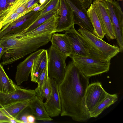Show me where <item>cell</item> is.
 Masks as SVG:
<instances>
[{
    "mask_svg": "<svg viewBox=\"0 0 123 123\" xmlns=\"http://www.w3.org/2000/svg\"><path fill=\"white\" fill-rule=\"evenodd\" d=\"M77 31L90 48L89 57L102 61H110L112 58L120 52L119 47L107 43L85 29L80 27Z\"/></svg>",
    "mask_w": 123,
    "mask_h": 123,
    "instance_id": "3",
    "label": "cell"
},
{
    "mask_svg": "<svg viewBox=\"0 0 123 123\" xmlns=\"http://www.w3.org/2000/svg\"><path fill=\"white\" fill-rule=\"evenodd\" d=\"M51 45L60 53L67 57L72 54V49L69 40L66 34L54 33L50 41Z\"/></svg>",
    "mask_w": 123,
    "mask_h": 123,
    "instance_id": "18",
    "label": "cell"
},
{
    "mask_svg": "<svg viewBox=\"0 0 123 123\" xmlns=\"http://www.w3.org/2000/svg\"><path fill=\"white\" fill-rule=\"evenodd\" d=\"M4 49V47L0 43V60L2 56L3 51Z\"/></svg>",
    "mask_w": 123,
    "mask_h": 123,
    "instance_id": "36",
    "label": "cell"
},
{
    "mask_svg": "<svg viewBox=\"0 0 123 123\" xmlns=\"http://www.w3.org/2000/svg\"><path fill=\"white\" fill-rule=\"evenodd\" d=\"M117 0V1H122L123 0Z\"/></svg>",
    "mask_w": 123,
    "mask_h": 123,
    "instance_id": "40",
    "label": "cell"
},
{
    "mask_svg": "<svg viewBox=\"0 0 123 123\" xmlns=\"http://www.w3.org/2000/svg\"><path fill=\"white\" fill-rule=\"evenodd\" d=\"M36 120L35 117L32 115H29L27 118V123H35Z\"/></svg>",
    "mask_w": 123,
    "mask_h": 123,
    "instance_id": "35",
    "label": "cell"
},
{
    "mask_svg": "<svg viewBox=\"0 0 123 123\" xmlns=\"http://www.w3.org/2000/svg\"><path fill=\"white\" fill-rule=\"evenodd\" d=\"M48 52L47 69L48 76L58 84L63 80L66 72V60L68 57L51 45Z\"/></svg>",
    "mask_w": 123,
    "mask_h": 123,
    "instance_id": "5",
    "label": "cell"
},
{
    "mask_svg": "<svg viewBox=\"0 0 123 123\" xmlns=\"http://www.w3.org/2000/svg\"></svg>",
    "mask_w": 123,
    "mask_h": 123,
    "instance_id": "41",
    "label": "cell"
},
{
    "mask_svg": "<svg viewBox=\"0 0 123 123\" xmlns=\"http://www.w3.org/2000/svg\"><path fill=\"white\" fill-rule=\"evenodd\" d=\"M36 95L35 90L23 89L16 85L15 91L9 93L0 92V108L18 102L30 100Z\"/></svg>",
    "mask_w": 123,
    "mask_h": 123,
    "instance_id": "8",
    "label": "cell"
},
{
    "mask_svg": "<svg viewBox=\"0 0 123 123\" xmlns=\"http://www.w3.org/2000/svg\"><path fill=\"white\" fill-rule=\"evenodd\" d=\"M50 82L51 92L44 104L48 114L52 117L59 116L61 113L62 107L58 84L54 79H50Z\"/></svg>",
    "mask_w": 123,
    "mask_h": 123,
    "instance_id": "12",
    "label": "cell"
},
{
    "mask_svg": "<svg viewBox=\"0 0 123 123\" xmlns=\"http://www.w3.org/2000/svg\"><path fill=\"white\" fill-rule=\"evenodd\" d=\"M87 13L93 26L94 34L98 37L102 39L105 35L102 30L99 19L92 3L87 10Z\"/></svg>",
    "mask_w": 123,
    "mask_h": 123,
    "instance_id": "21",
    "label": "cell"
},
{
    "mask_svg": "<svg viewBox=\"0 0 123 123\" xmlns=\"http://www.w3.org/2000/svg\"><path fill=\"white\" fill-rule=\"evenodd\" d=\"M10 123H20L16 119H13L12 118H10Z\"/></svg>",
    "mask_w": 123,
    "mask_h": 123,
    "instance_id": "37",
    "label": "cell"
},
{
    "mask_svg": "<svg viewBox=\"0 0 123 123\" xmlns=\"http://www.w3.org/2000/svg\"><path fill=\"white\" fill-rule=\"evenodd\" d=\"M39 5L38 2H37L30 8L26 9L22 13H19L16 12L12 13L0 18V20L2 24V27L5 25L12 23L31 12Z\"/></svg>",
    "mask_w": 123,
    "mask_h": 123,
    "instance_id": "25",
    "label": "cell"
},
{
    "mask_svg": "<svg viewBox=\"0 0 123 123\" xmlns=\"http://www.w3.org/2000/svg\"><path fill=\"white\" fill-rule=\"evenodd\" d=\"M36 12L32 11L3 26L0 30V39L5 35L21 32L27 28L33 22L35 17L30 16Z\"/></svg>",
    "mask_w": 123,
    "mask_h": 123,
    "instance_id": "13",
    "label": "cell"
},
{
    "mask_svg": "<svg viewBox=\"0 0 123 123\" xmlns=\"http://www.w3.org/2000/svg\"><path fill=\"white\" fill-rule=\"evenodd\" d=\"M16 85L9 78L0 63V92L9 93L15 91Z\"/></svg>",
    "mask_w": 123,
    "mask_h": 123,
    "instance_id": "22",
    "label": "cell"
},
{
    "mask_svg": "<svg viewBox=\"0 0 123 123\" xmlns=\"http://www.w3.org/2000/svg\"><path fill=\"white\" fill-rule=\"evenodd\" d=\"M108 93L104 89L100 82L89 84L86 89L85 103L90 114L105 98Z\"/></svg>",
    "mask_w": 123,
    "mask_h": 123,
    "instance_id": "10",
    "label": "cell"
},
{
    "mask_svg": "<svg viewBox=\"0 0 123 123\" xmlns=\"http://www.w3.org/2000/svg\"><path fill=\"white\" fill-rule=\"evenodd\" d=\"M72 10L74 16V24L94 34L92 25L88 18L87 10L79 0H65Z\"/></svg>",
    "mask_w": 123,
    "mask_h": 123,
    "instance_id": "9",
    "label": "cell"
},
{
    "mask_svg": "<svg viewBox=\"0 0 123 123\" xmlns=\"http://www.w3.org/2000/svg\"><path fill=\"white\" fill-rule=\"evenodd\" d=\"M48 52L43 49L34 59L31 72V81L36 83L37 78L47 65Z\"/></svg>",
    "mask_w": 123,
    "mask_h": 123,
    "instance_id": "19",
    "label": "cell"
},
{
    "mask_svg": "<svg viewBox=\"0 0 123 123\" xmlns=\"http://www.w3.org/2000/svg\"><path fill=\"white\" fill-rule=\"evenodd\" d=\"M65 31L71 45V55L88 57L90 48L82 36L76 30L74 25Z\"/></svg>",
    "mask_w": 123,
    "mask_h": 123,
    "instance_id": "11",
    "label": "cell"
},
{
    "mask_svg": "<svg viewBox=\"0 0 123 123\" xmlns=\"http://www.w3.org/2000/svg\"><path fill=\"white\" fill-rule=\"evenodd\" d=\"M30 115H33L32 113L31 109L28 106L19 114L16 119L20 123H27V118Z\"/></svg>",
    "mask_w": 123,
    "mask_h": 123,
    "instance_id": "29",
    "label": "cell"
},
{
    "mask_svg": "<svg viewBox=\"0 0 123 123\" xmlns=\"http://www.w3.org/2000/svg\"><path fill=\"white\" fill-rule=\"evenodd\" d=\"M2 23L0 20V30H1V29L2 28Z\"/></svg>",
    "mask_w": 123,
    "mask_h": 123,
    "instance_id": "39",
    "label": "cell"
},
{
    "mask_svg": "<svg viewBox=\"0 0 123 123\" xmlns=\"http://www.w3.org/2000/svg\"><path fill=\"white\" fill-rule=\"evenodd\" d=\"M60 2V0H53L44 9L38 12V16L35 17L34 21L43 17L52 10L59 9Z\"/></svg>",
    "mask_w": 123,
    "mask_h": 123,
    "instance_id": "27",
    "label": "cell"
},
{
    "mask_svg": "<svg viewBox=\"0 0 123 123\" xmlns=\"http://www.w3.org/2000/svg\"><path fill=\"white\" fill-rule=\"evenodd\" d=\"M86 9L92 2V0H79Z\"/></svg>",
    "mask_w": 123,
    "mask_h": 123,
    "instance_id": "34",
    "label": "cell"
},
{
    "mask_svg": "<svg viewBox=\"0 0 123 123\" xmlns=\"http://www.w3.org/2000/svg\"><path fill=\"white\" fill-rule=\"evenodd\" d=\"M53 0H39L38 1L40 3L32 11L39 12L44 9L52 2Z\"/></svg>",
    "mask_w": 123,
    "mask_h": 123,
    "instance_id": "31",
    "label": "cell"
},
{
    "mask_svg": "<svg viewBox=\"0 0 123 123\" xmlns=\"http://www.w3.org/2000/svg\"><path fill=\"white\" fill-rule=\"evenodd\" d=\"M9 6L7 0H0V13L2 11L7 8Z\"/></svg>",
    "mask_w": 123,
    "mask_h": 123,
    "instance_id": "33",
    "label": "cell"
},
{
    "mask_svg": "<svg viewBox=\"0 0 123 123\" xmlns=\"http://www.w3.org/2000/svg\"><path fill=\"white\" fill-rule=\"evenodd\" d=\"M118 99V96L117 94L108 93L103 100L90 113V117H97L105 109L117 101Z\"/></svg>",
    "mask_w": 123,
    "mask_h": 123,
    "instance_id": "23",
    "label": "cell"
},
{
    "mask_svg": "<svg viewBox=\"0 0 123 123\" xmlns=\"http://www.w3.org/2000/svg\"><path fill=\"white\" fill-rule=\"evenodd\" d=\"M59 15L56 14L53 16L33 30L23 35H19L31 37L43 34H53L56 32V29Z\"/></svg>",
    "mask_w": 123,
    "mask_h": 123,
    "instance_id": "16",
    "label": "cell"
},
{
    "mask_svg": "<svg viewBox=\"0 0 123 123\" xmlns=\"http://www.w3.org/2000/svg\"><path fill=\"white\" fill-rule=\"evenodd\" d=\"M51 90L50 78L48 76L46 80L43 90V95L44 98L46 99L49 97Z\"/></svg>",
    "mask_w": 123,
    "mask_h": 123,
    "instance_id": "30",
    "label": "cell"
},
{
    "mask_svg": "<svg viewBox=\"0 0 123 123\" xmlns=\"http://www.w3.org/2000/svg\"><path fill=\"white\" fill-rule=\"evenodd\" d=\"M28 106L31 109L36 120L44 121L53 120L45 109L43 100L37 96L30 101Z\"/></svg>",
    "mask_w": 123,
    "mask_h": 123,
    "instance_id": "17",
    "label": "cell"
},
{
    "mask_svg": "<svg viewBox=\"0 0 123 123\" xmlns=\"http://www.w3.org/2000/svg\"><path fill=\"white\" fill-rule=\"evenodd\" d=\"M69 57L83 74L88 78L106 72L109 69L110 61H102L89 57L73 55Z\"/></svg>",
    "mask_w": 123,
    "mask_h": 123,
    "instance_id": "4",
    "label": "cell"
},
{
    "mask_svg": "<svg viewBox=\"0 0 123 123\" xmlns=\"http://www.w3.org/2000/svg\"><path fill=\"white\" fill-rule=\"evenodd\" d=\"M16 0H7V2L9 5V6L13 3Z\"/></svg>",
    "mask_w": 123,
    "mask_h": 123,
    "instance_id": "38",
    "label": "cell"
},
{
    "mask_svg": "<svg viewBox=\"0 0 123 123\" xmlns=\"http://www.w3.org/2000/svg\"><path fill=\"white\" fill-rule=\"evenodd\" d=\"M108 9L114 33L120 52L123 50V13L118 1L103 0Z\"/></svg>",
    "mask_w": 123,
    "mask_h": 123,
    "instance_id": "6",
    "label": "cell"
},
{
    "mask_svg": "<svg viewBox=\"0 0 123 123\" xmlns=\"http://www.w3.org/2000/svg\"><path fill=\"white\" fill-rule=\"evenodd\" d=\"M53 34L45 33L30 37L15 33L3 36L0 39V43L4 47L1 64H11L37 50L50 41Z\"/></svg>",
    "mask_w": 123,
    "mask_h": 123,
    "instance_id": "2",
    "label": "cell"
},
{
    "mask_svg": "<svg viewBox=\"0 0 123 123\" xmlns=\"http://www.w3.org/2000/svg\"><path fill=\"white\" fill-rule=\"evenodd\" d=\"M89 84V78L73 61L69 62L63 80L58 84L61 116L69 117L79 122H85L91 118L85 103L86 92Z\"/></svg>",
    "mask_w": 123,
    "mask_h": 123,
    "instance_id": "1",
    "label": "cell"
},
{
    "mask_svg": "<svg viewBox=\"0 0 123 123\" xmlns=\"http://www.w3.org/2000/svg\"><path fill=\"white\" fill-rule=\"evenodd\" d=\"M60 14V8L52 10L43 17L34 20L27 28L22 31L16 33L21 35H23L35 29L53 16Z\"/></svg>",
    "mask_w": 123,
    "mask_h": 123,
    "instance_id": "24",
    "label": "cell"
},
{
    "mask_svg": "<svg viewBox=\"0 0 123 123\" xmlns=\"http://www.w3.org/2000/svg\"><path fill=\"white\" fill-rule=\"evenodd\" d=\"M31 0H16L13 3L6 9V12L7 13L13 12L19 7L24 6L25 7L27 3Z\"/></svg>",
    "mask_w": 123,
    "mask_h": 123,
    "instance_id": "28",
    "label": "cell"
},
{
    "mask_svg": "<svg viewBox=\"0 0 123 123\" xmlns=\"http://www.w3.org/2000/svg\"><path fill=\"white\" fill-rule=\"evenodd\" d=\"M48 76L47 65L37 78L36 83H38V86L35 89L37 93V95L40 97L43 100L44 99L43 95V88L46 80Z\"/></svg>",
    "mask_w": 123,
    "mask_h": 123,
    "instance_id": "26",
    "label": "cell"
},
{
    "mask_svg": "<svg viewBox=\"0 0 123 123\" xmlns=\"http://www.w3.org/2000/svg\"><path fill=\"white\" fill-rule=\"evenodd\" d=\"M60 16L56 27V32L66 31L74 25V16L71 9L65 0H60Z\"/></svg>",
    "mask_w": 123,
    "mask_h": 123,
    "instance_id": "15",
    "label": "cell"
},
{
    "mask_svg": "<svg viewBox=\"0 0 123 123\" xmlns=\"http://www.w3.org/2000/svg\"><path fill=\"white\" fill-rule=\"evenodd\" d=\"M30 101L17 102L0 108V109L10 118L16 119L19 114L28 106Z\"/></svg>",
    "mask_w": 123,
    "mask_h": 123,
    "instance_id": "20",
    "label": "cell"
},
{
    "mask_svg": "<svg viewBox=\"0 0 123 123\" xmlns=\"http://www.w3.org/2000/svg\"><path fill=\"white\" fill-rule=\"evenodd\" d=\"M43 50L40 49L31 53L18 65L15 78L18 85H21L23 82L28 81L34 61Z\"/></svg>",
    "mask_w": 123,
    "mask_h": 123,
    "instance_id": "14",
    "label": "cell"
},
{
    "mask_svg": "<svg viewBox=\"0 0 123 123\" xmlns=\"http://www.w3.org/2000/svg\"><path fill=\"white\" fill-rule=\"evenodd\" d=\"M100 22L102 30L107 39H115L109 11L105 3L102 0H95L92 2Z\"/></svg>",
    "mask_w": 123,
    "mask_h": 123,
    "instance_id": "7",
    "label": "cell"
},
{
    "mask_svg": "<svg viewBox=\"0 0 123 123\" xmlns=\"http://www.w3.org/2000/svg\"><path fill=\"white\" fill-rule=\"evenodd\" d=\"M10 118L0 109V123H10Z\"/></svg>",
    "mask_w": 123,
    "mask_h": 123,
    "instance_id": "32",
    "label": "cell"
}]
</instances>
